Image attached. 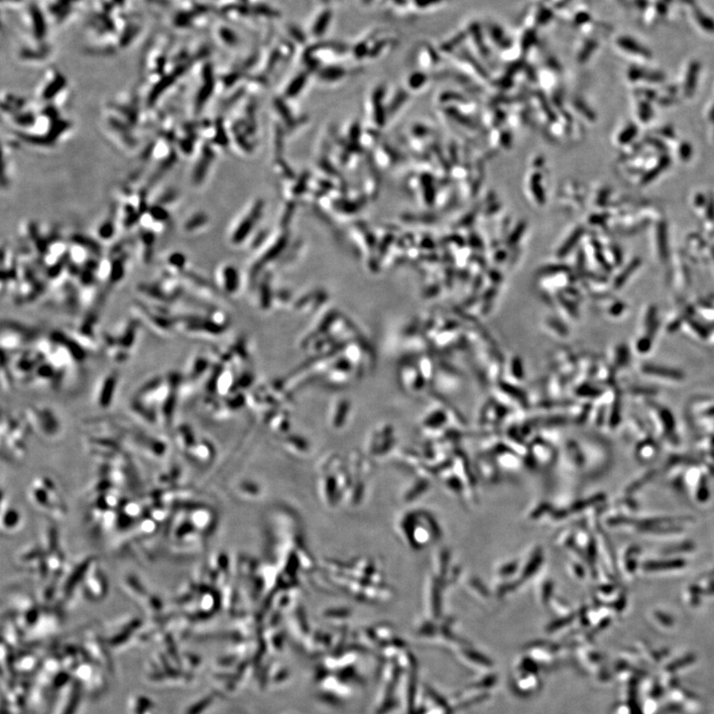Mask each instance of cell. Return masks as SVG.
I'll list each match as a JSON object with an SVG mask.
<instances>
[{
    "label": "cell",
    "instance_id": "7",
    "mask_svg": "<svg viewBox=\"0 0 714 714\" xmlns=\"http://www.w3.org/2000/svg\"><path fill=\"white\" fill-rule=\"evenodd\" d=\"M442 1H443V0H418V4L420 6H425V8H426V6L431 5V4H434V3L438 4V3H440V2H442Z\"/></svg>",
    "mask_w": 714,
    "mask_h": 714
},
{
    "label": "cell",
    "instance_id": "5",
    "mask_svg": "<svg viewBox=\"0 0 714 714\" xmlns=\"http://www.w3.org/2000/svg\"><path fill=\"white\" fill-rule=\"evenodd\" d=\"M582 230H578V232H574L573 236L569 237V241H567V243H565V246H563L562 250H561L560 251V254L561 255H562V256L563 255H565V254H567V251H569V250L571 249V248L574 247V243H576V241H578V238H580V235H582Z\"/></svg>",
    "mask_w": 714,
    "mask_h": 714
},
{
    "label": "cell",
    "instance_id": "3",
    "mask_svg": "<svg viewBox=\"0 0 714 714\" xmlns=\"http://www.w3.org/2000/svg\"><path fill=\"white\" fill-rule=\"evenodd\" d=\"M685 10H687L689 21L698 32L705 36L714 38V17L713 15L709 14L704 8L698 5L696 2L685 6Z\"/></svg>",
    "mask_w": 714,
    "mask_h": 714
},
{
    "label": "cell",
    "instance_id": "2",
    "mask_svg": "<svg viewBox=\"0 0 714 714\" xmlns=\"http://www.w3.org/2000/svg\"><path fill=\"white\" fill-rule=\"evenodd\" d=\"M615 47L623 54L640 61H649L652 59V52L638 38L631 35H620L615 38Z\"/></svg>",
    "mask_w": 714,
    "mask_h": 714
},
{
    "label": "cell",
    "instance_id": "4",
    "mask_svg": "<svg viewBox=\"0 0 714 714\" xmlns=\"http://www.w3.org/2000/svg\"><path fill=\"white\" fill-rule=\"evenodd\" d=\"M27 339L25 330L19 329L16 325H8V327L3 325L2 328L1 345L3 352L19 350Z\"/></svg>",
    "mask_w": 714,
    "mask_h": 714
},
{
    "label": "cell",
    "instance_id": "6",
    "mask_svg": "<svg viewBox=\"0 0 714 714\" xmlns=\"http://www.w3.org/2000/svg\"><path fill=\"white\" fill-rule=\"evenodd\" d=\"M99 232H101V237H104V238L106 239L108 237H110V235H112V226L110 225V223H108V225H104L103 227H101V230H99Z\"/></svg>",
    "mask_w": 714,
    "mask_h": 714
},
{
    "label": "cell",
    "instance_id": "1",
    "mask_svg": "<svg viewBox=\"0 0 714 714\" xmlns=\"http://www.w3.org/2000/svg\"><path fill=\"white\" fill-rule=\"evenodd\" d=\"M119 384V373L110 371L103 376L97 386L95 393V402L97 407L108 409L112 404Z\"/></svg>",
    "mask_w": 714,
    "mask_h": 714
}]
</instances>
